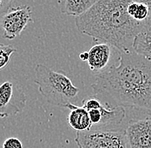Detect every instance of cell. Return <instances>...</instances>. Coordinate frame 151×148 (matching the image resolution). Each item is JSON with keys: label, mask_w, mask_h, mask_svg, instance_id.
<instances>
[{"label": "cell", "mask_w": 151, "mask_h": 148, "mask_svg": "<svg viewBox=\"0 0 151 148\" xmlns=\"http://www.w3.org/2000/svg\"><path fill=\"white\" fill-rule=\"evenodd\" d=\"M95 3L96 0H65L61 2L60 10L64 15L78 17L86 13Z\"/></svg>", "instance_id": "7c38bea8"}, {"label": "cell", "mask_w": 151, "mask_h": 148, "mask_svg": "<svg viewBox=\"0 0 151 148\" xmlns=\"http://www.w3.org/2000/svg\"><path fill=\"white\" fill-rule=\"evenodd\" d=\"M17 48L11 45L0 43V70L9 64L11 56L15 52H17Z\"/></svg>", "instance_id": "4fadbf2b"}, {"label": "cell", "mask_w": 151, "mask_h": 148, "mask_svg": "<svg viewBox=\"0 0 151 148\" xmlns=\"http://www.w3.org/2000/svg\"><path fill=\"white\" fill-rule=\"evenodd\" d=\"M127 13L133 20L146 23L151 19V1H131L127 5Z\"/></svg>", "instance_id": "8fae6325"}, {"label": "cell", "mask_w": 151, "mask_h": 148, "mask_svg": "<svg viewBox=\"0 0 151 148\" xmlns=\"http://www.w3.org/2000/svg\"><path fill=\"white\" fill-rule=\"evenodd\" d=\"M35 82L40 93L51 104L65 107L77 101L80 89L62 71H54L43 64L35 66Z\"/></svg>", "instance_id": "3957f363"}, {"label": "cell", "mask_w": 151, "mask_h": 148, "mask_svg": "<svg viewBox=\"0 0 151 148\" xmlns=\"http://www.w3.org/2000/svg\"><path fill=\"white\" fill-rule=\"evenodd\" d=\"M129 0H99L83 16L76 17L77 29L97 43H105L119 52L132 51L133 42L144 25L128 15Z\"/></svg>", "instance_id": "7a4b0ae2"}, {"label": "cell", "mask_w": 151, "mask_h": 148, "mask_svg": "<svg viewBox=\"0 0 151 148\" xmlns=\"http://www.w3.org/2000/svg\"><path fill=\"white\" fill-rule=\"evenodd\" d=\"M65 107L70 110L68 116V123L76 133L87 132L93 128L88 112L85 108L72 104H67Z\"/></svg>", "instance_id": "9c48e42d"}, {"label": "cell", "mask_w": 151, "mask_h": 148, "mask_svg": "<svg viewBox=\"0 0 151 148\" xmlns=\"http://www.w3.org/2000/svg\"><path fill=\"white\" fill-rule=\"evenodd\" d=\"M75 142L78 148H128L123 129L94 128L76 133Z\"/></svg>", "instance_id": "277c9868"}, {"label": "cell", "mask_w": 151, "mask_h": 148, "mask_svg": "<svg viewBox=\"0 0 151 148\" xmlns=\"http://www.w3.org/2000/svg\"><path fill=\"white\" fill-rule=\"evenodd\" d=\"M32 21V11L29 6H12L0 18V27L4 31L3 37L7 39L18 37Z\"/></svg>", "instance_id": "5b68a950"}, {"label": "cell", "mask_w": 151, "mask_h": 148, "mask_svg": "<svg viewBox=\"0 0 151 148\" xmlns=\"http://www.w3.org/2000/svg\"><path fill=\"white\" fill-rule=\"evenodd\" d=\"M129 148H151V117L131 120L125 129Z\"/></svg>", "instance_id": "52a82bcc"}, {"label": "cell", "mask_w": 151, "mask_h": 148, "mask_svg": "<svg viewBox=\"0 0 151 148\" xmlns=\"http://www.w3.org/2000/svg\"><path fill=\"white\" fill-rule=\"evenodd\" d=\"M79 58L83 62H88V51H84V52L80 53Z\"/></svg>", "instance_id": "2e32d148"}, {"label": "cell", "mask_w": 151, "mask_h": 148, "mask_svg": "<svg viewBox=\"0 0 151 148\" xmlns=\"http://www.w3.org/2000/svg\"><path fill=\"white\" fill-rule=\"evenodd\" d=\"M28 98L17 84L5 82L0 85V118H5L22 112Z\"/></svg>", "instance_id": "8992f818"}, {"label": "cell", "mask_w": 151, "mask_h": 148, "mask_svg": "<svg viewBox=\"0 0 151 148\" xmlns=\"http://www.w3.org/2000/svg\"><path fill=\"white\" fill-rule=\"evenodd\" d=\"M12 0H0V18L5 12H7L12 7Z\"/></svg>", "instance_id": "9a60e30c"}, {"label": "cell", "mask_w": 151, "mask_h": 148, "mask_svg": "<svg viewBox=\"0 0 151 148\" xmlns=\"http://www.w3.org/2000/svg\"><path fill=\"white\" fill-rule=\"evenodd\" d=\"M132 50L135 53L151 61V19L136 36Z\"/></svg>", "instance_id": "30bf717a"}, {"label": "cell", "mask_w": 151, "mask_h": 148, "mask_svg": "<svg viewBox=\"0 0 151 148\" xmlns=\"http://www.w3.org/2000/svg\"><path fill=\"white\" fill-rule=\"evenodd\" d=\"M119 54V65L96 73L91 86L95 98L112 107L134 108L151 117V61L134 51Z\"/></svg>", "instance_id": "6da1fadb"}, {"label": "cell", "mask_w": 151, "mask_h": 148, "mask_svg": "<svg viewBox=\"0 0 151 148\" xmlns=\"http://www.w3.org/2000/svg\"><path fill=\"white\" fill-rule=\"evenodd\" d=\"M111 47L105 43H98L90 48L87 63L92 71H103L111 57Z\"/></svg>", "instance_id": "ba28073f"}, {"label": "cell", "mask_w": 151, "mask_h": 148, "mask_svg": "<svg viewBox=\"0 0 151 148\" xmlns=\"http://www.w3.org/2000/svg\"><path fill=\"white\" fill-rule=\"evenodd\" d=\"M2 148H24L22 142L16 137H9L2 144Z\"/></svg>", "instance_id": "5bb4252c"}]
</instances>
